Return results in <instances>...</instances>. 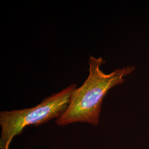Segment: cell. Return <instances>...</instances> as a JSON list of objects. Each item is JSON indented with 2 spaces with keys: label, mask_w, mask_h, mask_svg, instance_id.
<instances>
[{
  "label": "cell",
  "mask_w": 149,
  "mask_h": 149,
  "mask_svg": "<svg viewBox=\"0 0 149 149\" xmlns=\"http://www.w3.org/2000/svg\"><path fill=\"white\" fill-rule=\"evenodd\" d=\"M106 61L101 57L89 56V74L84 84L72 92L69 106L56 120L59 126L76 123H84L97 126L100 121L103 100L108 92L122 84L124 77L135 71V66H129L114 70L109 74L102 71Z\"/></svg>",
  "instance_id": "6da1fadb"
},
{
  "label": "cell",
  "mask_w": 149,
  "mask_h": 149,
  "mask_svg": "<svg viewBox=\"0 0 149 149\" xmlns=\"http://www.w3.org/2000/svg\"><path fill=\"white\" fill-rule=\"evenodd\" d=\"M76 88L77 85L72 84L32 108L0 112V149H9L13 138L21 135L26 127L38 126L58 119L68 108Z\"/></svg>",
  "instance_id": "7a4b0ae2"
}]
</instances>
